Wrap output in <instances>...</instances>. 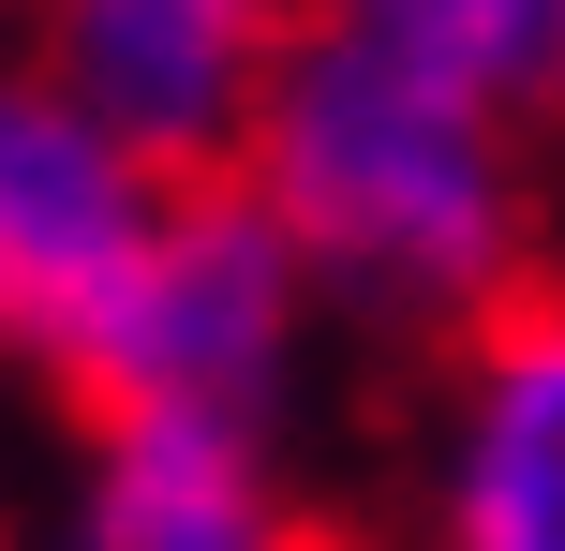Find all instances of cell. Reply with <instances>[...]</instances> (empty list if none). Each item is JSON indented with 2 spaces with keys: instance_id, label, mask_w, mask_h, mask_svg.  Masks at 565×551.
<instances>
[{
  "instance_id": "1",
  "label": "cell",
  "mask_w": 565,
  "mask_h": 551,
  "mask_svg": "<svg viewBox=\"0 0 565 551\" xmlns=\"http://www.w3.org/2000/svg\"><path fill=\"white\" fill-rule=\"evenodd\" d=\"M238 194L282 224V254L312 268L328 328L358 343H461L477 314H507L521 284H551V119L491 105V89L431 75L358 30H282L268 105L238 135Z\"/></svg>"
},
{
  "instance_id": "2",
  "label": "cell",
  "mask_w": 565,
  "mask_h": 551,
  "mask_svg": "<svg viewBox=\"0 0 565 551\" xmlns=\"http://www.w3.org/2000/svg\"><path fill=\"white\" fill-rule=\"evenodd\" d=\"M312 343H328V298L282 254V224L238 179H179L164 239L135 254L105 343H89L75 403H238V417H298Z\"/></svg>"
},
{
  "instance_id": "3",
  "label": "cell",
  "mask_w": 565,
  "mask_h": 551,
  "mask_svg": "<svg viewBox=\"0 0 565 551\" xmlns=\"http://www.w3.org/2000/svg\"><path fill=\"white\" fill-rule=\"evenodd\" d=\"M164 194L179 179L135 135H105L45 60H0V373L75 403L135 254L164 239Z\"/></svg>"
},
{
  "instance_id": "4",
  "label": "cell",
  "mask_w": 565,
  "mask_h": 551,
  "mask_svg": "<svg viewBox=\"0 0 565 551\" xmlns=\"http://www.w3.org/2000/svg\"><path fill=\"white\" fill-rule=\"evenodd\" d=\"M402 551H565V284H521L461 343H431Z\"/></svg>"
},
{
  "instance_id": "5",
  "label": "cell",
  "mask_w": 565,
  "mask_h": 551,
  "mask_svg": "<svg viewBox=\"0 0 565 551\" xmlns=\"http://www.w3.org/2000/svg\"><path fill=\"white\" fill-rule=\"evenodd\" d=\"M30 551H298V417L75 403V463Z\"/></svg>"
},
{
  "instance_id": "6",
  "label": "cell",
  "mask_w": 565,
  "mask_h": 551,
  "mask_svg": "<svg viewBox=\"0 0 565 551\" xmlns=\"http://www.w3.org/2000/svg\"><path fill=\"white\" fill-rule=\"evenodd\" d=\"M298 0H30V60L164 179H224Z\"/></svg>"
},
{
  "instance_id": "7",
  "label": "cell",
  "mask_w": 565,
  "mask_h": 551,
  "mask_svg": "<svg viewBox=\"0 0 565 551\" xmlns=\"http://www.w3.org/2000/svg\"><path fill=\"white\" fill-rule=\"evenodd\" d=\"M298 15L358 30V45H402V60H431V75H461V89L565 135V0H298Z\"/></svg>"
},
{
  "instance_id": "8",
  "label": "cell",
  "mask_w": 565,
  "mask_h": 551,
  "mask_svg": "<svg viewBox=\"0 0 565 551\" xmlns=\"http://www.w3.org/2000/svg\"><path fill=\"white\" fill-rule=\"evenodd\" d=\"M0 551H30V537H15V522H0Z\"/></svg>"
}]
</instances>
